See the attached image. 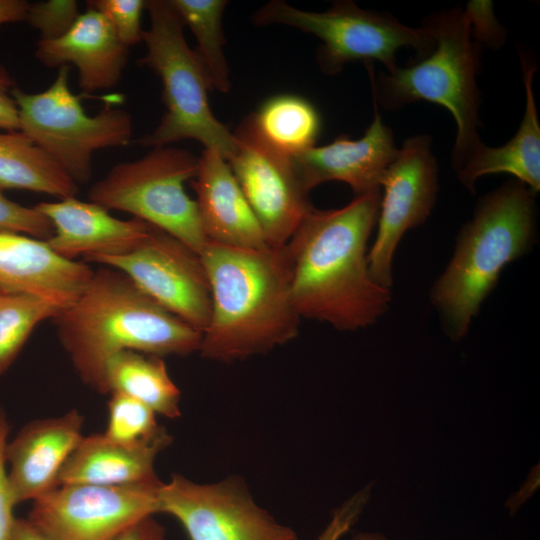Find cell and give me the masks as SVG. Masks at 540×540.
Segmentation results:
<instances>
[{
  "mask_svg": "<svg viewBox=\"0 0 540 540\" xmlns=\"http://www.w3.org/2000/svg\"><path fill=\"white\" fill-rule=\"evenodd\" d=\"M8 295L10 294H7L3 291L0 290V306L2 305V303L6 300V298L8 297Z\"/></svg>",
  "mask_w": 540,
  "mask_h": 540,
  "instance_id": "obj_40",
  "label": "cell"
},
{
  "mask_svg": "<svg viewBox=\"0 0 540 540\" xmlns=\"http://www.w3.org/2000/svg\"><path fill=\"white\" fill-rule=\"evenodd\" d=\"M397 153L393 132L382 122L374 102L373 121L361 138L340 136L290 157L306 192L324 182L340 181L357 196L381 189V179Z\"/></svg>",
  "mask_w": 540,
  "mask_h": 540,
  "instance_id": "obj_15",
  "label": "cell"
},
{
  "mask_svg": "<svg viewBox=\"0 0 540 540\" xmlns=\"http://www.w3.org/2000/svg\"><path fill=\"white\" fill-rule=\"evenodd\" d=\"M0 233L21 234L46 241L53 235V227L34 206H23L8 199L0 188Z\"/></svg>",
  "mask_w": 540,
  "mask_h": 540,
  "instance_id": "obj_31",
  "label": "cell"
},
{
  "mask_svg": "<svg viewBox=\"0 0 540 540\" xmlns=\"http://www.w3.org/2000/svg\"><path fill=\"white\" fill-rule=\"evenodd\" d=\"M79 15L74 0L38 1L29 4L25 21L39 31V40H54L67 33Z\"/></svg>",
  "mask_w": 540,
  "mask_h": 540,
  "instance_id": "obj_30",
  "label": "cell"
},
{
  "mask_svg": "<svg viewBox=\"0 0 540 540\" xmlns=\"http://www.w3.org/2000/svg\"><path fill=\"white\" fill-rule=\"evenodd\" d=\"M146 1L143 0H90L89 9L103 14L111 24L119 40L127 48L142 42V14Z\"/></svg>",
  "mask_w": 540,
  "mask_h": 540,
  "instance_id": "obj_29",
  "label": "cell"
},
{
  "mask_svg": "<svg viewBox=\"0 0 540 540\" xmlns=\"http://www.w3.org/2000/svg\"><path fill=\"white\" fill-rule=\"evenodd\" d=\"M10 431L9 421L4 408L0 405V540H9L15 516L16 506L6 469V447Z\"/></svg>",
  "mask_w": 540,
  "mask_h": 540,
  "instance_id": "obj_33",
  "label": "cell"
},
{
  "mask_svg": "<svg viewBox=\"0 0 540 540\" xmlns=\"http://www.w3.org/2000/svg\"><path fill=\"white\" fill-rule=\"evenodd\" d=\"M83 415L77 410L25 424L6 447L15 504L33 501L57 487L59 473L81 441Z\"/></svg>",
  "mask_w": 540,
  "mask_h": 540,
  "instance_id": "obj_16",
  "label": "cell"
},
{
  "mask_svg": "<svg viewBox=\"0 0 540 540\" xmlns=\"http://www.w3.org/2000/svg\"><path fill=\"white\" fill-rule=\"evenodd\" d=\"M161 483L59 485L32 501L28 519L54 540H110L159 513Z\"/></svg>",
  "mask_w": 540,
  "mask_h": 540,
  "instance_id": "obj_12",
  "label": "cell"
},
{
  "mask_svg": "<svg viewBox=\"0 0 540 540\" xmlns=\"http://www.w3.org/2000/svg\"><path fill=\"white\" fill-rule=\"evenodd\" d=\"M82 382L107 394L105 365L133 350L160 357L198 352L202 333L163 308L121 271L103 266L53 319Z\"/></svg>",
  "mask_w": 540,
  "mask_h": 540,
  "instance_id": "obj_2",
  "label": "cell"
},
{
  "mask_svg": "<svg viewBox=\"0 0 540 540\" xmlns=\"http://www.w3.org/2000/svg\"><path fill=\"white\" fill-rule=\"evenodd\" d=\"M423 26L435 39L433 50L409 66L380 73L377 79L370 72L373 97L387 110L418 101L449 110L457 126L452 156L456 169L482 143L478 134L481 100L476 84L481 46L460 8L434 13Z\"/></svg>",
  "mask_w": 540,
  "mask_h": 540,
  "instance_id": "obj_5",
  "label": "cell"
},
{
  "mask_svg": "<svg viewBox=\"0 0 540 540\" xmlns=\"http://www.w3.org/2000/svg\"><path fill=\"white\" fill-rule=\"evenodd\" d=\"M535 195L523 183L510 181L482 197L459 232L450 262L430 291L453 340L466 336L504 267L533 245Z\"/></svg>",
  "mask_w": 540,
  "mask_h": 540,
  "instance_id": "obj_4",
  "label": "cell"
},
{
  "mask_svg": "<svg viewBox=\"0 0 540 540\" xmlns=\"http://www.w3.org/2000/svg\"><path fill=\"white\" fill-rule=\"evenodd\" d=\"M521 67L526 106L516 134L500 147H489L481 143L455 169L459 181L472 193L478 178L498 173L514 176L534 194L540 190V125L532 87L536 67L523 54Z\"/></svg>",
  "mask_w": 540,
  "mask_h": 540,
  "instance_id": "obj_22",
  "label": "cell"
},
{
  "mask_svg": "<svg viewBox=\"0 0 540 540\" xmlns=\"http://www.w3.org/2000/svg\"><path fill=\"white\" fill-rule=\"evenodd\" d=\"M15 82L9 71L0 64V130H20L17 104L12 96Z\"/></svg>",
  "mask_w": 540,
  "mask_h": 540,
  "instance_id": "obj_35",
  "label": "cell"
},
{
  "mask_svg": "<svg viewBox=\"0 0 540 540\" xmlns=\"http://www.w3.org/2000/svg\"><path fill=\"white\" fill-rule=\"evenodd\" d=\"M34 207L53 227V235L46 243L68 260L127 253L139 245L153 227L134 217L118 219L104 207L81 201L76 196L40 202Z\"/></svg>",
  "mask_w": 540,
  "mask_h": 540,
  "instance_id": "obj_17",
  "label": "cell"
},
{
  "mask_svg": "<svg viewBox=\"0 0 540 540\" xmlns=\"http://www.w3.org/2000/svg\"><path fill=\"white\" fill-rule=\"evenodd\" d=\"M227 162L263 232L266 244L282 247L313 208L291 157L258 134L249 116L234 131Z\"/></svg>",
  "mask_w": 540,
  "mask_h": 540,
  "instance_id": "obj_13",
  "label": "cell"
},
{
  "mask_svg": "<svg viewBox=\"0 0 540 540\" xmlns=\"http://www.w3.org/2000/svg\"><path fill=\"white\" fill-rule=\"evenodd\" d=\"M158 503L159 513L177 519L190 540H298L256 503L238 475L204 484L172 474L159 487Z\"/></svg>",
  "mask_w": 540,
  "mask_h": 540,
  "instance_id": "obj_10",
  "label": "cell"
},
{
  "mask_svg": "<svg viewBox=\"0 0 540 540\" xmlns=\"http://www.w3.org/2000/svg\"><path fill=\"white\" fill-rule=\"evenodd\" d=\"M156 415L141 401L112 392L108 401L107 427L103 434L109 440L124 445L152 442L167 432L158 424Z\"/></svg>",
  "mask_w": 540,
  "mask_h": 540,
  "instance_id": "obj_28",
  "label": "cell"
},
{
  "mask_svg": "<svg viewBox=\"0 0 540 540\" xmlns=\"http://www.w3.org/2000/svg\"><path fill=\"white\" fill-rule=\"evenodd\" d=\"M153 516L136 521L110 540H168L164 526Z\"/></svg>",
  "mask_w": 540,
  "mask_h": 540,
  "instance_id": "obj_36",
  "label": "cell"
},
{
  "mask_svg": "<svg viewBox=\"0 0 540 540\" xmlns=\"http://www.w3.org/2000/svg\"><path fill=\"white\" fill-rule=\"evenodd\" d=\"M145 9L150 27L143 32L146 53L138 63L161 79L166 110L159 125L137 143L154 148L190 139L204 149L219 152L227 161L236 140L211 110L210 88L194 50L186 42L181 18L169 0H148Z\"/></svg>",
  "mask_w": 540,
  "mask_h": 540,
  "instance_id": "obj_6",
  "label": "cell"
},
{
  "mask_svg": "<svg viewBox=\"0 0 540 540\" xmlns=\"http://www.w3.org/2000/svg\"><path fill=\"white\" fill-rule=\"evenodd\" d=\"M0 188L75 197L78 184L22 131H0Z\"/></svg>",
  "mask_w": 540,
  "mask_h": 540,
  "instance_id": "obj_24",
  "label": "cell"
},
{
  "mask_svg": "<svg viewBox=\"0 0 540 540\" xmlns=\"http://www.w3.org/2000/svg\"><path fill=\"white\" fill-rule=\"evenodd\" d=\"M351 540H389L384 535L374 532H360L355 534Z\"/></svg>",
  "mask_w": 540,
  "mask_h": 540,
  "instance_id": "obj_39",
  "label": "cell"
},
{
  "mask_svg": "<svg viewBox=\"0 0 540 540\" xmlns=\"http://www.w3.org/2000/svg\"><path fill=\"white\" fill-rule=\"evenodd\" d=\"M251 21L256 26L287 25L319 38L317 62L328 75L337 74L347 63L373 60L390 72L397 67L400 48L413 49L422 58L435 46L428 28L406 26L391 14L364 10L352 1H337L327 11L310 12L272 0L254 12Z\"/></svg>",
  "mask_w": 540,
  "mask_h": 540,
  "instance_id": "obj_8",
  "label": "cell"
},
{
  "mask_svg": "<svg viewBox=\"0 0 540 540\" xmlns=\"http://www.w3.org/2000/svg\"><path fill=\"white\" fill-rule=\"evenodd\" d=\"M190 182L208 242L246 249L268 246L228 162L219 152L203 150Z\"/></svg>",
  "mask_w": 540,
  "mask_h": 540,
  "instance_id": "obj_19",
  "label": "cell"
},
{
  "mask_svg": "<svg viewBox=\"0 0 540 540\" xmlns=\"http://www.w3.org/2000/svg\"><path fill=\"white\" fill-rule=\"evenodd\" d=\"M100 263L127 275L144 293L202 333L211 315V291L199 253L165 231L152 227L131 251L94 256Z\"/></svg>",
  "mask_w": 540,
  "mask_h": 540,
  "instance_id": "obj_11",
  "label": "cell"
},
{
  "mask_svg": "<svg viewBox=\"0 0 540 540\" xmlns=\"http://www.w3.org/2000/svg\"><path fill=\"white\" fill-rule=\"evenodd\" d=\"M184 25L196 40L193 49L202 67L210 90L228 93L230 73L224 53L225 36L222 26L225 0H169Z\"/></svg>",
  "mask_w": 540,
  "mask_h": 540,
  "instance_id": "obj_26",
  "label": "cell"
},
{
  "mask_svg": "<svg viewBox=\"0 0 540 540\" xmlns=\"http://www.w3.org/2000/svg\"><path fill=\"white\" fill-rule=\"evenodd\" d=\"M60 311L34 295H8L0 306V377L13 364L34 328Z\"/></svg>",
  "mask_w": 540,
  "mask_h": 540,
  "instance_id": "obj_27",
  "label": "cell"
},
{
  "mask_svg": "<svg viewBox=\"0 0 540 540\" xmlns=\"http://www.w3.org/2000/svg\"><path fill=\"white\" fill-rule=\"evenodd\" d=\"M381 195L375 189L342 208H312L284 245L291 300L300 318L356 331L374 324L389 308L391 289L373 280L368 264L367 243Z\"/></svg>",
  "mask_w": 540,
  "mask_h": 540,
  "instance_id": "obj_1",
  "label": "cell"
},
{
  "mask_svg": "<svg viewBox=\"0 0 540 540\" xmlns=\"http://www.w3.org/2000/svg\"><path fill=\"white\" fill-rule=\"evenodd\" d=\"M29 4L25 0H0V26L25 21Z\"/></svg>",
  "mask_w": 540,
  "mask_h": 540,
  "instance_id": "obj_38",
  "label": "cell"
},
{
  "mask_svg": "<svg viewBox=\"0 0 540 540\" xmlns=\"http://www.w3.org/2000/svg\"><path fill=\"white\" fill-rule=\"evenodd\" d=\"M249 118L265 142L288 156L315 146L321 128L316 108L294 94L268 98Z\"/></svg>",
  "mask_w": 540,
  "mask_h": 540,
  "instance_id": "obj_25",
  "label": "cell"
},
{
  "mask_svg": "<svg viewBox=\"0 0 540 540\" xmlns=\"http://www.w3.org/2000/svg\"><path fill=\"white\" fill-rule=\"evenodd\" d=\"M106 392H119L141 401L156 414L181 416L179 388L170 378L163 357L133 350L121 351L105 365Z\"/></svg>",
  "mask_w": 540,
  "mask_h": 540,
  "instance_id": "obj_23",
  "label": "cell"
},
{
  "mask_svg": "<svg viewBox=\"0 0 540 540\" xmlns=\"http://www.w3.org/2000/svg\"><path fill=\"white\" fill-rule=\"evenodd\" d=\"M68 66L58 68L45 90L28 93L15 87L20 131L50 156L78 184L92 175V156L102 149L126 146L132 141L131 115L105 107L96 115L86 114L69 86Z\"/></svg>",
  "mask_w": 540,
  "mask_h": 540,
  "instance_id": "obj_9",
  "label": "cell"
},
{
  "mask_svg": "<svg viewBox=\"0 0 540 540\" xmlns=\"http://www.w3.org/2000/svg\"><path fill=\"white\" fill-rule=\"evenodd\" d=\"M464 15L474 40L480 45L498 48L505 42L504 28L497 21L490 1H469Z\"/></svg>",
  "mask_w": 540,
  "mask_h": 540,
  "instance_id": "obj_32",
  "label": "cell"
},
{
  "mask_svg": "<svg viewBox=\"0 0 540 540\" xmlns=\"http://www.w3.org/2000/svg\"><path fill=\"white\" fill-rule=\"evenodd\" d=\"M172 440L168 432L152 442L139 445L116 443L103 433L83 436L63 465L57 486H122L157 482L156 457Z\"/></svg>",
  "mask_w": 540,
  "mask_h": 540,
  "instance_id": "obj_21",
  "label": "cell"
},
{
  "mask_svg": "<svg viewBox=\"0 0 540 540\" xmlns=\"http://www.w3.org/2000/svg\"><path fill=\"white\" fill-rule=\"evenodd\" d=\"M128 49L106 17L87 8L63 36L39 40L35 57L49 68L74 65L78 69L80 88L92 93L118 85L127 63Z\"/></svg>",
  "mask_w": 540,
  "mask_h": 540,
  "instance_id": "obj_20",
  "label": "cell"
},
{
  "mask_svg": "<svg viewBox=\"0 0 540 540\" xmlns=\"http://www.w3.org/2000/svg\"><path fill=\"white\" fill-rule=\"evenodd\" d=\"M85 262L56 254L44 240L0 233V290L29 294L60 310L81 293L93 274Z\"/></svg>",
  "mask_w": 540,
  "mask_h": 540,
  "instance_id": "obj_18",
  "label": "cell"
},
{
  "mask_svg": "<svg viewBox=\"0 0 540 540\" xmlns=\"http://www.w3.org/2000/svg\"><path fill=\"white\" fill-rule=\"evenodd\" d=\"M198 163L199 157L187 150L154 147L137 160L114 165L90 187L88 197L165 231L200 254L208 240L196 202L185 191Z\"/></svg>",
  "mask_w": 540,
  "mask_h": 540,
  "instance_id": "obj_7",
  "label": "cell"
},
{
  "mask_svg": "<svg viewBox=\"0 0 540 540\" xmlns=\"http://www.w3.org/2000/svg\"><path fill=\"white\" fill-rule=\"evenodd\" d=\"M9 540H54L28 518H15Z\"/></svg>",
  "mask_w": 540,
  "mask_h": 540,
  "instance_id": "obj_37",
  "label": "cell"
},
{
  "mask_svg": "<svg viewBox=\"0 0 540 540\" xmlns=\"http://www.w3.org/2000/svg\"><path fill=\"white\" fill-rule=\"evenodd\" d=\"M211 291V315L199 353L230 363L293 340L301 318L291 300L285 248H235L208 242L200 253Z\"/></svg>",
  "mask_w": 540,
  "mask_h": 540,
  "instance_id": "obj_3",
  "label": "cell"
},
{
  "mask_svg": "<svg viewBox=\"0 0 540 540\" xmlns=\"http://www.w3.org/2000/svg\"><path fill=\"white\" fill-rule=\"evenodd\" d=\"M370 491L371 487L366 486L336 508L317 540H340L358 521L369 501Z\"/></svg>",
  "mask_w": 540,
  "mask_h": 540,
  "instance_id": "obj_34",
  "label": "cell"
},
{
  "mask_svg": "<svg viewBox=\"0 0 540 540\" xmlns=\"http://www.w3.org/2000/svg\"><path fill=\"white\" fill-rule=\"evenodd\" d=\"M427 135H415L403 143L386 169L380 188L377 233L368 250L369 271L380 286L393 285V259L404 234L430 215L438 192V165Z\"/></svg>",
  "mask_w": 540,
  "mask_h": 540,
  "instance_id": "obj_14",
  "label": "cell"
}]
</instances>
